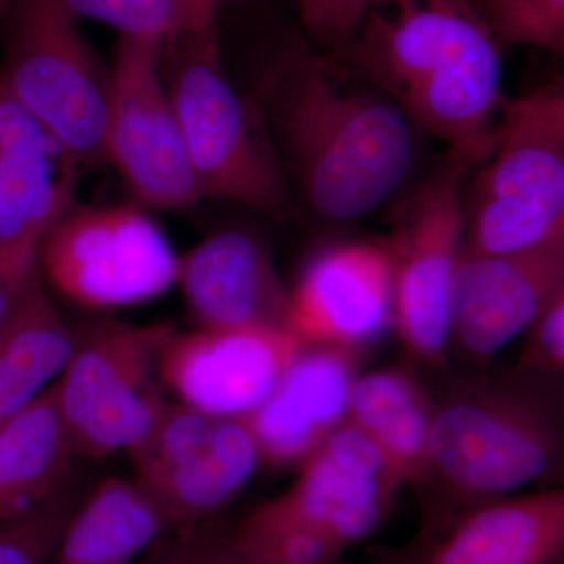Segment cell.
Wrapping results in <instances>:
<instances>
[{"label": "cell", "mask_w": 564, "mask_h": 564, "mask_svg": "<svg viewBox=\"0 0 564 564\" xmlns=\"http://www.w3.org/2000/svg\"><path fill=\"white\" fill-rule=\"evenodd\" d=\"M377 0H295L307 40L334 55H343L358 35Z\"/></svg>", "instance_id": "cell-28"}, {"label": "cell", "mask_w": 564, "mask_h": 564, "mask_svg": "<svg viewBox=\"0 0 564 564\" xmlns=\"http://www.w3.org/2000/svg\"><path fill=\"white\" fill-rule=\"evenodd\" d=\"M397 491L395 486L348 473L314 454L300 466L295 484L280 497L345 552L380 529Z\"/></svg>", "instance_id": "cell-23"}, {"label": "cell", "mask_w": 564, "mask_h": 564, "mask_svg": "<svg viewBox=\"0 0 564 564\" xmlns=\"http://www.w3.org/2000/svg\"><path fill=\"white\" fill-rule=\"evenodd\" d=\"M355 352L304 345L274 391L247 419L263 463L302 466L348 417Z\"/></svg>", "instance_id": "cell-17"}, {"label": "cell", "mask_w": 564, "mask_h": 564, "mask_svg": "<svg viewBox=\"0 0 564 564\" xmlns=\"http://www.w3.org/2000/svg\"><path fill=\"white\" fill-rule=\"evenodd\" d=\"M0 88L61 144L74 165L107 162L109 74L77 21L51 0H17L7 28Z\"/></svg>", "instance_id": "cell-5"}, {"label": "cell", "mask_w": 564, "mask_h": 564, "mask_svg": "<svg viewBox=\"0 0 564 564\" xmlns=\"http://www.w3.org/2000/svg\"><path fill=\"white\" fill-rule=\"evenodd\" d=\"M500 46L564 55V0H474Z\"/></svg>", "instance_id": "cell-26"}, {"label": "cell", "mask_w": 564, "mask_h": 564, "mask_svg": "<svg viewBox=\"0 0 564 564\" xmlns=\"http://www.w3.org/2000/svg\"><path fill=\"white\" fill-rule=\"evenodd\" d=\"M181 256L139 204H74L41 242L43 280L93 311L159 299L177 284Z\"/></svg>", "instance_id": "cell-8"}, {"label": "cell", "mask_w": 564, "mask_h": 564, "mask_svg": "<svg viewBox=\"0 0 564 564\" xmlns=\"http://www.w3.org/2000/svg\"><path fill=\"white\" fill-rule=\"evenodd\" d=\"M304 344L278 326H199L169 334L159 375L176 402L217 419H248L274 391Z\"/></svg>", "instance_id": "cell-10"}, {"label": "cell", "mask_w": 564, "mask_h": 564, "mask_svg": "<svg viewBox=\"0 0 564 564\" xmlns=\"http://www.w3.org/2000/svg\"><path fill=\"white\" fill-rule=\"evenodd\" d=\"M466 188V254L532 250L564 236V144L496 137Z\"/></svg>", "instance_id": "cell-11"}, {"label": "cell", "mask_w": 564, "mask_h": 564, "mask_svg": "<svg viewBox=\"0 0 564 564\" xmlns=\"http://www.w3.org/2000/svg\"><path fill=\"white\" fill-rule=\"evenodd\" d=\"M434 403L402 369H378L356 378L350 417L383 448L403 486H425Z\"/></svg>", "instance_id": "cell-22"}, {"label": "cell", "mask_w": 564, "mask_h": 564, "mask_svg": "<svg viewBox=\"0 0 564 564\" xmlns=\"http://www.w3.org/2000/svg\"><path fill=\"white\" fill-rule=\"evenodd\" d=\"M76 345L77 332L52 303L36 263L0 321V422L57 383Z\"/></svg>", "instance_id": "cell-19"}, {"label": "cell", "mask_w": 564, "mask_h": 564, "mask_svg": "<svg viewBox=\"0 0 564 564\" xmlns=\"http://www.w3.org/2000/svg\"><path fill=\"white\" fill-rule=\"evenodd\" d=\"M291 296V328L304 344L356 352L392 326L388 245L343 242L323 248L303 267Z\"/></svg>", "instance_id": "cell-14"}, {"label": "cell", "mask_w": 564, "mask_h": 564, "mask_svg": "<svg viewBox=\"0 0 564 564\" xmlns=\"http://www.w3.org/2000/svg\"><path fill=\"white\" fill-rule=\"evenodd\" d=\"M315 454L322 455L348 473L384 481L403 488L383 448L350 415L321 445Z\"/></svg>", "instance_id": "cell-30"}, {"label": "cell", "mask_w": 564, "mask_h": 564, "mask_svg": "<svg viewBox=\"0 0 564 564\" xmlns=\"http://www.w3.org/2000/svg\"><path fill=\"white\" fill-rule=\"evenodd\" d=\"M79 500L70 485L39 510L0 522V564H50Z\"/></svg>", "instance_id": "cell-27"}, {"label": "cell", "mask_w": 564, "mask_h": 564, "mask_svg": "<svg viewBox=\"0 0 564 564\" xmlns=\"http://www.w3.org/2000/svg\"><path fill=\"white\" fill-rule=\"evenodd\" d=\"M199 326L291 329L292 296L258 237L228 229L181 256L177 284Z\"/></svg>", "instance_id": "cell-16"}, {"label": "cell", "mask_w": 564, "mask_h": 564, "mask_svg": "<svg viewBox=\"0 0 564 564\" xmlns=\"http://www.w3.org/2000/svg\"><path fill=\"white\" fill-rule=\"evenodd\" d=\"M262 463L247 419H215L210 432L165 469L139 481L170 532L196 530L220 514L250 484Z\"/></svg>", "instance_id": "cell-18"}, {"label": "cell", "mask_w": 564, "mask_h": 564, "mask_svg": "<svg viewBox=\"0 0 564 564\" xmlns=\"http://www.w3.org/2000/svg\"><path fill=\"white\" fill-rule=\"evenodd\" d=\"M193 24V32L215 31V14L220 0H181Z\"/></svg>", "instance_id": "cell-34"}, {"label": "cell", "mask_w": 564, "mask_h": 564, "mask_svg": "<svg viewBox=\"0 0 564 564\" xmlns=\"http://www.w3.org/2000/svg\"><path fill=\"white\" fill-rule=\"evenodd\" d=\"M497 137H533L564 144V85L545 87L502 104Z\"/></svg>", "instance_id": "cell-29"}, {"label": "cell", "mask_w": 564, "mask_h": 564, "mask_svg": "<svg viewBox=\"0 0 564 564\" xmlns=\"http://www.w3.org/2000/svg\"><path fill=\"white\" fill-rule=\"evenodd\" d=\"M169 533L139 481L106 478L74 508L50 564H137Z\"/></svg>", "instance_id": "cell-21"}, {"label": "cell", "mask_w": 564, "mask_h": 564, "mask_svg": "<svg viewBox=\"0 0 564 564\" xmlns=\"http://www.w3.org/2000/svg\"><path fill=\"white\" fill-rule=\"evenodd\" d=\"M370 564H560L564 484L514 492L422 524L399 547H373Z\"/></svg>", "instance_id": "cell-12"}, {"label": "cell", "mask_w": 564, "mask_h": 564, "mask_svg": "<svg viewBox=\"0 0 564 564\" xmlns=\"http://www.w3.org/2000/svg\"><path fill=\"white\" fill-rule=\"evenodd\" d=\"M274 148L322 217H362L391 199L413 169V122L355 66L313 41L285 44L258 104Z\"/></svg>", "instance_id": "cell-1"}, {"label": "cell", "mask_w": 564, "mask_h": 564, "mask_svg": "<svg viewBox=\"0 0 564 564\" xmlns=\"http://www.w3.org/2000/svg\"><path fill=\"white\" fill-rule=\"evenodd\" d=\"M25 276H28V274H25ZM24 278H22V280H24ZM22 280H17V278L10 276V274L0 270V321H2L6 311L9 310L11 299H13L17 289L20 288Z\"/></svg>", "instance_id": "cell-35"}, {"label": "cell", "mask_w": 564, "mask_h": 564, "mask_svg": "<svg viewBox=\"0 0 564 564\" xmlns=\"http://www.w3.org/2000/svg\"><path fill=\"white\" fill-rule=\"evenodd\" d=\"M258 564H337L344 551L332 538L274 497L256 508L225 540Z\"/></svg>", "instance_id": "cell-24"}, {"label": "cell", "mask_w": 564, "mask_h": 564, "mask_svg": "<svg viewBox=\"0 0 564 564\" xmlns=\"http://www.w3.org/2000/svg\"><path fill=\"white\" fill-rule=\"evenodd\" d=\"M196 533V532H195ZM185 564H258L229 547L226 541L202 540L198 533L193 536L191 554Z\"/></svg>", "instance_id": "cell-33"}, {"label": "cell", "mask_w": 564, "mask_h": 564, "mask_svg": "<svg viewBox=\"0 0 564 564\" xmlns=\"http://www.w3.org/2000/svg\"><path fill=\"white\" fill-rule=\"evenodd\" d=\"M10 0H0V14H2V11L9 7Z\"/></svg>", "instance_id": "cell-36"}, {"label": "cell", "mask_w": 564, "mask_h": 564, "mask_svg": "<svg viewBox=\"0 0 564 564\" xmlns=\"http://www.w3.org/2000/svg\"><path fill=\"white\" fill-rule=\"evenodd\" d=\"M500 46L474 0H377L345 58L447 150L488 158Z\"/></svg>", "instance_id": "cell-2"}, {"label": "cell", "mask_w": 564, "mask_h": 564, "mask_svg": "<svg viewBox=\"0 0 564 564\" xmlns=\"http://www.w3.org/2000/svg\"><path fill=\"white\" fill-rule=\"evenodd\" d=\"M76 458L54 384L0 422V522L32 513L68 489Z\"/></svg>", "instance_id": "cell-20"}, {"label": "cell", "mask_w": 564, "mask_h": 564, "mask_svg": "<svg viewBox=\"0 0 564 564\" xmlns=\"http://www.w3.org/2000/svg\"><path fill=\"white\" fill-rule=\"evenodd\" d=\"M193 533L170 532L152 545L137 564H185L191 554Z\"/></svg>", "instance_id": "cell-32"}, {"label": "cell", "mask_w": 564, "mask_h": 564, "mask_svg": "<svg viewBox=\"0 0 564 564\" xmlns=\"http://www.w3.org/2000/svg\"><path fill=\"white\" fill-rule=\"evenodd\" d=\"M106 158L144 209H187L204 196L158 41L118 39L109 73Z\"/></svg>", "instance_id": "cell-9"}, {"label": "cell", "mask_w": 564, "mask_h": 564, "mask_svg": "<svg viewBox=\"0 0 564 564\" xmlns=\"http://www.w3.org/2000/svg\"><path fill=\"white\" fill-rule=\"evenodd\" d=\"M337 564H344V563H343V562H339V563H337Z\"/></svg>", "instance_id": "cell-37"}, {"label": "cell", "mask_w": 564, "mask_h": 564, "mask_svg": "<svg viewBox=\"0 0 564 564\" xmlns=\"http://www.w3.org/2000/svg\"><path fill=\"white\" fill-rule=\"evenodd\" d=\"M484 161L473 152L448 150L443 165L403 204L386 240L392 261V328L406 351L425 364L443 362L454 340L466 182Z\"/></svg>", "instance_id": "cell-6"}, {"label": "cell", "mask_w": 564, "mask_h": 564, "mask_svg": "<svg viewBox=\"0 0 564 564\" xmlns=\"http://www.w3.org/2000/svg\"><path fill=\"white\" fill-rule=\"evenodd\" d=\"M74 163L0 88V270L22 280L46 234L76 204Z\"/></svg>", "instance_id": "cell-13"}, {"label": "cell", "mask_w": 564, "mask_h": 564, "mask_svg": "<svg viewBox=\"0 0 564 564\" xmlns=\"http://www.w3.org/2000/svg\"><path fill=\"white\" fill-rule=\"evenodd\" d=\"M74 20L88 18L132 36L165 44L193 32L181 0H51Z\"/></svg>", "instance_id": "cell-25"}, {"label": "cell", "mask_w": 564, "mask_h": 564, "mask_svg": "<svg viewBox=\"0 0 564 564\" xmlns=\"http://www.w3.org/2000/svg\"><path fill=\"white\" fill-rule=\"evenodd\" d=\"M527 337L529 344L519 367L564 380V288Z\"/></svg>", "instance_id": "cell-31"}, {"label": "cell", "mask_w": 564, "mask_h": 564, "mask_svg": "<svg viewBox=\"0 0 564 564\" xmlns=\"http://www.w3.org/2000/svg\"><path fill=\"white\" fill-rule=\"evenodd\" d=\"M172 326L99 321L77 332V345L55 383L77 458L129 452L150 432L163 404L159 355Z\"/></svg>", "instance_id": "cell-7"}, {"label": "cell", "mask_w": 564, "mask_h": 564, "mask_svg": "<svg viewBox=\"0 0 564 564\" xmlns=\"http://www.w3.org/2000/svg\"><path fill=\"white\" fill-rule=\"evenodd\" d=\"M162 69L204 196L284 217L291 206L284 166L258 106L223 73L217 32L162 44Z\"/></svg>", "instance_id": "cell-4"}, {"label": "cell", "mask_w": 564, "mask_h": 564, "mask_svg": "<svg viewBox=\"0 0 564 564\" xmlns=\"http://www.w3.org/2000/svg\"><path fill=\"white\" fill-rule=\"evenodd\" d=\"M562 470L563 378L519 367L510 377L464 384L434 403L426 481L434 494L422 524Z\"/></svg>", "instance_id": "cell-3"}, {"label": "cell", "mask_w": 564, "mask_h": 564, "mask_svg": "<svg viewBox=\"0 0 564 564\" xmlns=\"http://www.w3.org/2000/svg\"><path fill=\"white\" fill-rule=\"evenodd\" d=\"M564 288V236L532 250L463 254L456 276L454 340L491 358L543 317Z\"/></svg>", "instance_id": "cell-15"}, {"label": "cell", "mask_w": 564, "mask_h": 564, "mask_svg": "<svg viewBox=\"0 0 564 564\" xmlns=\"http://www.w3.org/2000/svg\"><path fill=\"white\" fill-rule=\"evenodd\" d=\"M560 564H564V562L560 563Z\"/></svg>", "instance_id": "cell-38"}]
</instances>
